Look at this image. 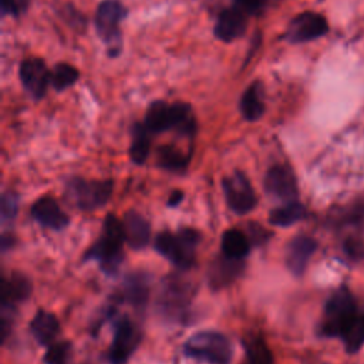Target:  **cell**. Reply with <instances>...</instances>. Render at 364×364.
<instances>
[{"label":"cell","mask_w":364,"mask_h":364,"mask_svg":"<svg viewBox=\"0 0 364 364\" xmlns=\"http://www.w3.org/2000/svg\"><path fill=\"white\" fill-rule=\"evenodd\" d=\"M125 242L122 220L114 215H107L102 223L100 239L88 249L85 259L98 262L107 274H115L122 262V245Z\"/></svg>","instance_id":"cell-1"},{"label":"cell","mask_w":364,"mask_h":364,"mask_svg":"<svg viewBox=\"0 0 364 364\" xmlns=\"http://www.w3.org/2000/svg\"><path fill=\"white\" fill-rule=\"evenodd\" d=\"M144 125L151 134L176 129L183 135H193L196 121L191 105L185 102L168 104L164 101L152 102L145 114Z\"/></svg>","instance_id":"cell-2"},{"label":"cell","mask_w":364,"mask_h":364,"mask_svg":"<svg viewBox=\"0 0 364 364\" xmlns=\"http://www.w3.org/2000/svg\"><path fill=\"white\" fill-rule=\"evenodd\" d=\"M200 233L192 228H182L176 233L162 232L155 239V249L179 269H189L195 263Z\"/></svg>","instance_id":"cell-3"},{"label":"cell","mask_w":364,"mask_h":364,"mask_svg":"<svg viewBox=\"0 0 364 364\" xmlns=\"http://www.w3.org/2000/svg\"><path fill=\"white\" fill-rule=\"evenodd\" d=\"M185 355L209 364H229L233 347L226 336L213 330L198 331L183 346Z\"/></svg>","instance_id":"cell-4"},{"label":"cell","mask_w":364,"mask_h":364,"mask_svg":"<svg viewBox=\"0 0 364 364\" xmlns=\"http://www.w3.org/2000/svg\"><path fill=\"white\" fill-rule=\"evenodd\" d=\"M114 183L111 179L88 181L73 178L68 181L65 193L68 200L81 210H95L104 206L112 195Z\"/></svg>","instance_id":"cell-5"},{"label":"cell","mask_w":364,"mask_h":364,"mask_svg":"<svg viewBox=\"0 0 364 364\" xmlns=\"http://www.w3.org/2000/svg\"><path fill=\"white\" fill-rule=\"evenodd\" d=\"M358 313L353 294L341 287L334 291L324 306V316L320 331L327 337H340L344 327Z\"/></svg>","instance_id":"cell-6"},{"label":"cell","mask_w":364,"mask_h":364,"mask_svg":"<svg viewBox=\"0 0 364 364\" xmlns=\"http://www.w3.org/2000/svg\"><path fill=\"white\" fill-rule=\"evenodd\" d=\"M127 11L124 6L117 0H104L97 10L95 26L100 37L108 44L109 51L117 54L121 48V31L119 24L124 20Z\"/></svg>","instance_id":"cell-7"},{"label":"cell","mask_w":364,"mask_h":364,"mask_svg":"<svg viewBox=\"0 0 364 364\" xmlns=\"http://www.w3.org/2000/svg\"><path fill=\"white\" fill-rule=\"evenodd\" d=\"M192 299V289L188 282L181 277L169 276L164 284L159 294V307L162 313L172 318L179 320L185 316V311Z\"/></svg>","instance_id":"cell-8"},{"label":"cell","mask_w":364,"mask_h":364,"mask_svg":"<svg viewBox=\"0 0 364 364\" xmlns=\"http://www.w3.org/2000/svg\"><path fill=\"white\" fill-rule=\"evenodd\" d=\"M222 186L226 202L235 213L245 215L249 213L256 206V193L252 188V183L249 182L243 172L236 171L232 175L225 176Z\"/></svg>","instance_id":"cell-9"},{"label":"cell","mask_w":364,"mask_h":364,"mask_svg":"<svg viewBox=\"0 0 364 364\" xmlns=\"http://www.w3.org/2000/svg\"><path fill=\"white\" fill-rule=\"evenodd\" d=\"M141 340V333L138 327L128 318L121 317L115 321L114 338L108 351V357L114 364H121L127 361L135 351Z\"/></svg>","instance_id":"cell-10"},{"label":"cell","mask_w":364,"mask_h":364,"mask_svg":"<svg viewBox=\"0 0 364 364\" xmlns=\"http://www.w3.org/2000/svg\"><path fill=\"white\" fill-rule=\"evenodd\" d=\"M327 31L328 23L324 16L314 11H304L290 21L286 38L290 43H306L324 36Z\"/></svg>","instance_id":"cell-11"},{"label":"cell","mask_w":364,"mask_h":364,"mask_svg":"<svg viewBox=\"0 0 364 364\" xmlns=\"http://www.w3.org/2000/svg\"><path fill=\"white\" fill-rule=\"evenodd\" d=\"M266 192L280 200L293 202L299 195L296 175L287 165H273L264 176Z\"/></svg>","instance_id":"cell-12"},{"label":"cell","mask_w":364,"mask_h":364,"mask_svg":"<svg viewBox=\"0 0 364 364\" xmlns=\"http://www.w3.org/2000/svg\"><path fill=\"white\" fill-rule=\"evenodd\" d=\"M20 80L27 92L40 100L44 97L48 82H51V73H48L46 63L40 58H27L20 64Z\"/></svg>","instance_id":"cell-13"},{"label":"cell","mask_w":364,"mask_h":364,"mask_svg":"<svg viewBox=\"0 0 364 364\" xmlns=\"http://www.w3.org/2000/svg\"><path fill=\"white\" fill-rule=\"evenodd\" d=\"M317 242L306 235H299L290 240L286 250V264L294 276H301L316 252Z\"/></svg>","instance_id":"cell-14"},{"label":"cell","mask_w":364,"mask_h":364,"mask_svg":"<svg viewBox=\"0 0 364 364\" xmlns=\"http://www.w3.org/2000/svg\"><path fill=\"white\" fill-rule=\"evenodd\" d=\"M247 26L246 13L240 7H228L218 16L215 24V36L222 41H233L243 36Z\"/></svg>","instance_id":"cell-15"},{"label":"cell","mask_w":364,"mask_h":364,"mask_svg":"<svg viewBox=\"0 0 364 364\" xmlns=\"http://www.w3.org/2000/svg\"><path fill=\"white\" fill-rule=\"evenodd\" d=\"M33 218L43 226L54 230L65 228L70 222L68 215L50 196H43L31 206Z\"/></svg>","instance_id":"cell-16"},{"label":"cell","mask_w":364,"mask_h":364,"mask_svg":"<svg viewBox=\"0 0 364 364\" xmlns=\"http://www.w3.org/2000/svg\"><path fill=\"white\" fill-rule=\"evenodd\" d=\"M125 242L132 249H144L151 237L148 220L136 210H128L122 219Z\"/></svg>","instance_id":"cell-17"},{"label":"cell","mask_w":364,"mask_h":364,"mask_svg":"<svg viewBox=\"0 0 364 364\" xmlns=\"http://www.w3.org/2000/svg\"><path fill=\"white\" fill-rule=\"evenodd\" d=\"M30 330L38 344L51 346L60 331V323L53 313L38 310L30 321Z\"/></svg>","instance_id":"cell-18"},{"label":"cell","mask_w":364,"mask_h":364,"mask_svg":"<svg viewBox=\"0 0 364 364\" xmlns=\"http://www.w3.org/2000/svg\"><path fill=\"white\" fill-rule=\"evenodd\" d=\"M31 293L30 280L21 273H13L1 282V304L14 306L26 300Z\"/></svg>","instance_id":"cell-19"},{"label":"cell","mask_w":364,"mask_h":364,"mask_svg":"<svg viewBox=\"0 0 364 364\" xmlns=\"http://www.w3.org/2000/svg\"><path fill=\"white\" fill-rule=\"evenodd\" d=\"M239 108L242 115L247 121H256L263 115L264 112L263 90L259 82H253L246 88V91L240 97Z\"/></svg>","instance_id":"cell-20"},{"label":"cell","mask_w":364,"mask_h":364,"mask_svg":"<svg viewBox=\"0 0 364 364\" xmlns=\"http://www.w3.org/2000/svg\"><path fill=\"white\" fill-rule=\"evenodd\" d=\"M223 256L233 260H242L250 250L249 237L239 229H228L222 235Z\"/></svg>","instance_id":"cell-21"},{"label":"cell","mask_w":364,"mask_h":364,"mask_svg":"<svg viewBox=\"0 0 364 364\" xmlns=\"http://www.w3.org/2000/svg\"><path fill=\"white\" fill-rule=\"evenodd\" d=\"M245 364H273V355L266 341L256 334L243 338Z\"/></svg>","instance_id":"cell-22"},{"label":"cell","mask_w":364,"mask_h":364,"mask_svg":"<svg viewBox=\"0 0 364 364\" xmlns=\"http://www.w3.org/2000/svg\"><path fill=\"white\" fill-rule=\"evenodd\" d=\"M240 260H233L223 256V259L215 262L209 270L210 284L213 287L226 286L240 273Z\"/></svg>","instance_id":"cell-23"},{"label":"cell","mask_w":364,"mask_h":364,"mask_svg":"<svg viewBox=\"0 0 364 364\" xmlns=\"http://www.w3.org/2000/svg\"><path fill=\"white\" fill-rule=\"evenodd\" d=\"M124 296L128 303L142 309L148 300V282L141 273H134L124 282Z\"/></svg>","instance_id":"cell-24"},{"label":"cell","mask_w":364,"mask_h":364,"mask_svg":"<svg viewBox=\"0 0 364 364\" xmlns=\"http://www.w3.org/2000/svg\"><path fill=\"white\" fill-rule=\"evenodd\" d=\"M346 351L357 353L364 346V313H357L340 334Z\"/></svg>","instance_id":"cell-25"},{"label":"cell","mask_w":364,"mask_h":364,"mask_svg":"<svg viewBox=\"0 0 364 364\" xmlns=\"http://www.w3.org/2000/svg\"><path fill=\"white\" fill-rule=\"evenodd\" d=\"M306 216V208L297 202H287L280 208H276L269 215V222L274 226H290Z\"/></svg>","instance_id":"cell-26"},{"label":"cell","mask_w":364,"mask_h":364,"mask_svg":"<svg viewBox=\"0 0 364 364\" xmlns=\"http://www.w3.org/2000/svg\"><path fill=\"white\" fill-rule=\"evenodd\" d=\"M189 155L183 154L175 145H162L158 149V165L168 171L179 172L188 165Z\"/></svg>","instance_id":"cell-27"},{"label":"cell","mask_w":364,"mask_h":364,"mask_svg":"<svg viewBox=\"0 0 364 364\" xmlns=\"http://www.w3.org/2000/svg\"><path fill=\"white\" fill-rule=\"evenodd\" d=\"M149 131L144 124H136L132 131V144L129 148L131 158L135 164H144L149 154Z\"/></svg>","instance_id":"cell-28"},{"label":"cell","mask_w":364,"mask_h":364,"mask_svg":"<svg viewBox=\"0 0 364 364\" xmlns=\"http://www.w3.org/2000/svg\"><path fill=\"white\" fill-rule=\"evenodd\" d=\"M80 77L78 70L67 63H60L51 73V84L57 91H63L71 87Z\"/></svg>","instance_id":"cell-29"},{"label":"cell","mask_w":364,"mask_h":364,"mask_svg":"<svg viewBox=\"0 0 364 364\" xmlns=\"http://www.w3.org/2000/svg\"><path fill=\"white\" fill-rule=\"evenodd\" d=\"M71 351L70 341H60L48 346V350L44 355L46 364H67Z\"/></svg>","instance_id":"cell-30"},{"label":"cell","mask_w":364,"mask_h":364,"mask_svg":"<svg viewBox=\"0 0 364 364\" xmlns=\"http://www.w3.org/2000/svg\"><path fill=\"white\" fill-rule=\"evenodd\" d=\"M17 213V196L13 192H7L1 198V220L3 223L13 220Z\"/></svg>","instance_id":"cell-31"},{"label":"cell","mask_w":364,"mask_h":364,"mask_svg":"<svg viewBox=\"0 0 364 364\" xmlns=\"http://www.w3.org/2000/svg\"><path fill=\"white\" fill-rule=\"evenodd\" d=\"M27 7V0H1V9L4 13L18 16Z\"/></svg>","instance_id":"cell-32"},{"label":"cell","mask_w":364,"mask_h":364,"mask_svg":"<svg viewBox=\"0 0 364 364\" xmlns=\"http://www.w3.org/2000/svg\"><path fill=\"white\" fill-rule=\"evenodd\" d=\"M237 7H240L245 13H250V14H256L260 13L262 9L264 7L267 0H235Z\"/></svg>","instance_id":"cell-33"},{"label":"cell","mask_w":364,"mask_h":364,"mask_svg":"<svg viewBox=\"0 0 364 364\" xmlns=\"http://www.w3.org/2000/svg\"><path fill=\"white\" fill-rule=\"evenodd\" d=\"M182 199H183V192L179 191V189H175V191L171 193V196H169L168 205H169V206H176V205H179V203L182 202Z\"/></svg>","instance_id":"cell-34"}]
</instances>
